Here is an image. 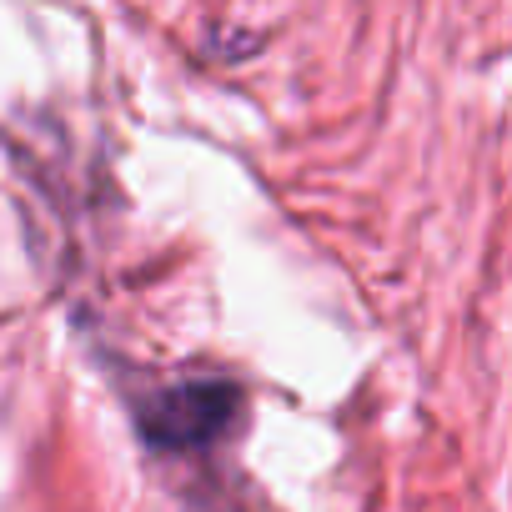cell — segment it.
I'll return each mask as SVG.
<instances>
[{
  "label": "cell",
  "mask_w": 512,
  "mask_h": 512,
  "mask_svg": "<svg viewBox=\"0 0 512 512\" xmlns=\"http://www.w3.org/2000/svg\"><path fill=\"white\" fill-rule=\"evenodd\" d=\"M241 417V392L221 377H186L156 387L136 402V427L156 452H196L231 432Z\"/></svg>",
  "instance_id": "obj_1"
}]
</instances>
